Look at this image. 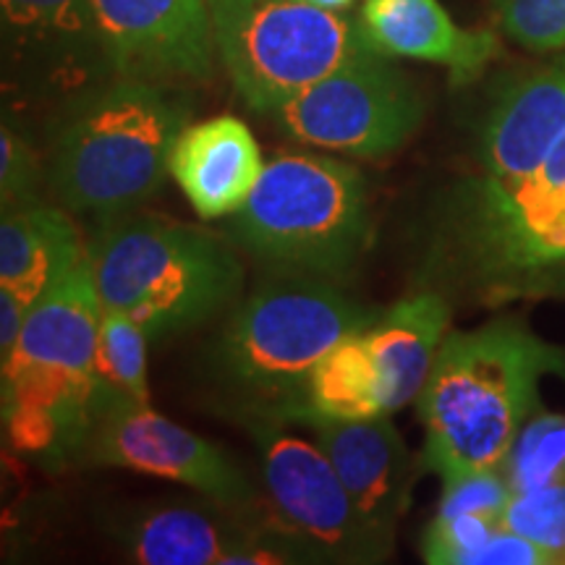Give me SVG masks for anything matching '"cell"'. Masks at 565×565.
<instances>
[{
    "label": "cell",
    "mask_w": 565,
    "mask_h": 565,
    "mask_svg": "<svg viewBox=\"0 0 565 565\" xmlns=\"http://www.w3.org/2000/svg\"><path fill=\"white\" fill-rule=\"evenodd\" d=\"M547 374L565 377V349L542 341L521 320L508 317L445 335L416 398L429 469L443 482L500 471L532 419Z\"/></svg>",
    "instance_id": "6da1fadb"
},
{
    "label": "cell",
    "mask_w": 565,
    "mask_h": 565,
    "mask_svg": "<svg viewBox=\"0 0 565 565\" xmlns=\"http://www.w3.org/2000/svg\"><path fill=\"white\" fill-rule=\"evenodd\" d=\"M192 108L168 84L116 76L58 110L47 179L71 212L121 215L171 175V150Z\"/></svg>",
    "instance_id": "7a4b0ae2"
},
{
    "label": "cell",
    "mask_w": 565,
    "mask_h": 565,
    "mask_svg": "<svg viewBox=\"0 0 565 565\" xmlns=\"http://www.w3.org/2000/svg\"><path fill=\"white\" fill-rule=\"evenodd\" d=\"M100 320L103 301L89 257L32 303L0 370L3 429L13 450L47 461L79 454L89 433Z\"/></svg>",
    "instance_id": "3957f363"
},
{
    "label": "cell",
    "mask_w": 565,
    "mask_h": 565,
    "mask_svg": "<svg viewBox=\"0 0 565 565\" xmlns=\"http://www.w3.org/2000/svg\"><path fill=\"white\" fill-rule=\"evenodd\" d=\"M103 309L150 338L192 330L236 299L244 270L212 233L158 215H110L87 244Z\"/></svg>",
    "instance_id": "277c9868"
},
{
    "label": "cell",
    "mask_w": 565,
    "mask_h": 565,
    "mask_svg": "<svg viewBox=\"0 0 565 565\" xmlns=\"http://www.w3.org/2000/svg\"><path fill=\"white\" fill-rule=\"evenodd\" d=\"M380 315L333 280L275 273L231 317L217 341L215 372L252 416L286 422L324 353L364 333Z\"/></svg>",
    "instance_id": "5b68a950"
},
{
    "label": "cell",
    "mask_w": 565,
    "mask_h": 565,
    "mask_svg": "<svg viewBox=\"0 0 565 565\" xmlns=\"http://www.w3.org/2000/svg\"><path fill=\"white\" fill-rule=\"evenodd\" d=\"M228 228L273 273L338 282L370 244L364 175L343 160L280 152Z\"/></svg>",
    "instance_id": "8992f818"
},
{
    "label": "cell",
    "mask_w": 565,
    "mask_h": 565,
    "mask_svg": "<svg viewBox=\"0 0 565 565\" xmlns=\"http://www.w3.org/2000/svg\"><path fill=\"white\" fill-rule=\"evenodd\" d=\"M456 204L450 246L487 294H540L565 280V134L526 179H479Z\"/></svg>",
    "instance_id": "52a82bcc"
},
{
    "label": "cell",
    "mask_w": 565,
    "mask_h": 565,
    "mask_svg": "<svg viewBox=\"0 0 565 565\" xmlns=\"http://www.w3.org/2000/svg\"><path fill=\"white\" fill-rule=\"evenodd\" d=\"M207 9L225 74L242 100L265 116L372 53L359 17L309 0H207Z\"/></svg>",
    "instance_id": "ba28073f"
},
{
    "label": "cell",
    "mask_w": 565,
    "mask_h": 565,
    "mask_svg": "<svg viewBox=\"0 0 565 565\" xmlns=\"http://www.w3.org/2000/svg\"><path fill=\"white\" fill-rule=\"evenodd\" d=\"M270 118L303 145L383 158L419 129L424 100L404 71L372 51L309 84Z\"/></svg>",
    "instance_id": "9c48e42d"
},
{
    "label": "cell",
    "mask_w": 565,
    "mask_h": 565,
    "mask_svg": "<svg viewBox=\"0 0 565 565\" xmlns=\"http://www.w3.org/2000/svg\"><path fill=\"white\" fill-rule=\"evenodd\" d=\"M249 433L263 461L275 526L309 563H380L391 557V547L362 524L320 445L307 443L270 416H252Z\"/></svg>",
    "instance_id": "30bf717a"
},
{
    "label": "cell",
    "mask_w": 565,
    "mask_h": 565,
    "mask_svg": "<svg viewBox=\"0 0 565 565\" xmlns=\"http://www.w3.org/2000/svg\"><path fill=\"white\" fill-rule=\"evenodd\" d=\"M6 95L66 108L116 79L92 0H0Z\"/></svg>",
    "instance_id": "8fae6325"
},
{
    "label": "cell",
    "mask_w": 565,
    "mask_h": 565,
    "mask_svg": "<svg viewBox=\"0 0 565 565\" xmlns=\"http://www.w3.org/2000/svg\"><path fill=\"white\" fill-rule=\"evenodd\" d=\"M79 454L89 463L118 466L137 475L179 482L202 492L210 503L246 511L254 487L223 448L150 406H124L89 427Z\"/></svg>",
    "instance_id": "7c38bea8"
},
{
    "label": "cell",
    "mask_w": 565,
    "mask_h": 565,
    "mask_svg": "<svg viewBox=\"0 0 565 565\" xmlns=\"http://www.w3.org/2000/svg\"><path fill=\"white\" fill-rule=\"evenodd\" d=\"M116 76L168 87L215 74L207 0H92Z\"/></svg>",
    "instance_id": "4fadbf2b"
},
{
    "label": "cell",
    "mask_w": 565,
    "mask_h": 565,
    "mask_svg": "<svg viewBox=\"0 0 565 565\" xmlns=\"http://www.w3.org/2000/svg\"><path fill=\"white\" fill-rule=\"evenodd\" d=\"M242 513L221 503L154 505L131 515L121 542L131 561L145 565L309 563L273 519L246 524Z\"/></svg>",
    "instance_id": "5bb4252c"
},
{
    "label": "cell",
    "mask_w": 565,
    "mask_h": 565,
    "mask_svg": "<svg viewBox=\"0 0 565 565\" xmlns=\"http://www.w3.org/2000/svg\"><path fill=\"white\" fill-rule=\"evenodd\" d=\"M312 435L335 466L362 524L393 550L395 526L412 498V454L404 437L387 416L320 422L312 424Z\"/></svg>",
    "instance_id": "9a60e30c"
},
{
    "label": "cell",
    "mask_w": 565,
    "mask_h": 565,
    "mask_svg": "<svg viewBox=\"0 0 565 565\" xmlns=\"http://www.w3.org/2000/svg\"><path fill=\"white\" fill-rule=\"evenodd\" d=\"M565 134V53L505 84L479 141L482 179L511 183L534 173Z\"/></svg>",
    "instance_id": "2e32d148"
},
{
    "label": "cell",
    "mask_w": 565,
    "mask_h": 565,
    "mask_svg": "<svg viewBox=\"0 0 565 565\" xmlns=\"http://www.w3.org/2000/svg\"><path fill=\"white\" fill-rule=\"evenodd\" d=\"M359 24L372 51L445 66L454 84H469L500 55L487 30H463L437 0H364Z\"/></svg>",
    "instance_id": "e0dca14e"
},
{
    "label": "cell",
    "mask_w": 565,
    "mask_h": 565,
    "mask_svg": "<svg viewBox=\"0 0 565 565\" xmlns=\"http://www.w3.org/2000/svg\"><path fill=\"white\" fill-rule=\"evenodd\" d=\"M263 171L257 139L233 116L189 124L171 150V179L204 221L242 210Z\"/></svg>",
    "instance_id": "ac0fdd59"
},
{
    "label": "cell",
    "mask_w": 565,
    "mask_h": 565,
    "mask_svg": "<svg viewBox=\"0 0 565 565\" xmlns=\"http://www.w3.org/2000/svg\"><path fill=\"white\" fill-rule=\"evenodd\" d=\"M450 312L440 294L422 291L393 303L366 330L385 377L387 414L419 398L440 343L448 335Z\"/></svg>",
    "instance_id": "d6986e66"
},
{
    "label": "cell",
    "mask_w": 565,
    "mask_h": 565,
    "mask_svg": "<svg viewBox=\"0 0 565 565\" xmlns=\"http://www.w3.org/2000/svg\"><path fill=\"white\" fill-rule=\"evenodd\" d=\"M84 257L87 246L61 210L34 202L3 212L0 288H9L30 307Z\"/></svg>",
    "instance_id": "ffe728a7"
},
{
    "label": "cell",
    "mask_w": 565,
    "mask_h": 565,
    "mask_svg": "<svg viewBox=\"0 0 565 565\" xmlns=\"http://www.w3.org/2000/svg\"><path fill=\"white\" fill-rule=\"evenodd\" d=\"M370 330V328H366ZM364 333L343 338L317 362L286 416L291 424L362 422L387 416L385 377Z\"/></svg>",
    "instance_id": "44dd1931"
},
{
    "label": "cell",
    "mask_w": 565,
    "mask_h": 565,
    "mask_svg": "<svg viewBox=\"0 0 565 565\" xmlns=\"http://www.w3.org/2000/svg\"><path fill=\"white\" fill-rule=\"evenodd\" d=\"M147 341L150 335L131 317L103 309L89 393V427L116 408L150 406Z\"/></svg>",
    "instance_id": "7402d4cb"
},
{
    "label": "cell",
    "mask_w": 565,
    "mask_h": 565,
    "mask_svg": "<svg viewBox=\"0 0 565 565\" xmlns=\"http://www.w3.org/2000/svg\"><path fill=\"white\" fill-rule=\"evenodd\" d=\"M500 471L513 494L565 482V416H532L521 427Z\"/></svg>",
    "instance_id": "603a6c76"
},
{
    "label": "cell",
    "mask_w": 565,
    "mask_h": 565,
    "mask_svg": "<svg viewBox=\"0 0 565 565\" xmlns=\"http://www.w3.org/2000/svg\"><path fill=\"white\" fill-rule=\"evenodd\" d=\"M503 526L545 550L553 563H565V482L513 494Z\"/></svg>",
    "instance_id": "cb8c5ba5"
},
{
    "label": "cell",
    "mask_w": 565,
    "mask_h": 565,
    "mask_svg": "<svg viewBox=\"0 0 565 565\" xmlns=\"http://www.w3.org/2000/svg\"><path fill=\"white\" fill-rule=\"evenodd\" d=\"M505 38L529 53H565V0H494Z\"/></svg>",
    "instance_id": "d4e9b609"
},
{
    "label": "cell",
    "mask_w": 565,
    "mask_h": 565,
    "mask_svg": "<svg viewBox=\"0 0 565 565\" xmlns=\"http://www.w3.org/2000/svg\"><path fill=\"white\" fill-rule=\"evenodd\" d=\"M503 526L500 521L475 513H437L424 534V561L433 565H469L471 555Z\"/></svg>",
    "instance_id": "484cf974"
},
{
    "label": "cell",
    "mask_w": 565,
    "mask_h": 565,
    "mask_svg": "<svg viewBox=\"0 0 565 565\" xmlns=\"http://www.w3.org/2000/svg\"><path fill=\"white\" fill-rule=\"evenodd\" d=\"M40 181L42 168L38 154L6 116L3 129H0V200H3V212L34 204V192H38Z\"/></svg>",
    "instance_id": "4316f807"
},
{
    "label": "cell",
    "mask_w": 565,
    "mask_h": 565,
    "mask_svg": "<svg viewBox=\"0 0 565 565\" xmlns=\"http://www.w3.org/2000/svg\"><path fill=\"white\" fill-rule=\"evenodd\" d=\"M445 490L440 500L443 515L456 513H475L487 515V519L500 521L503 524V513L511 503L513 492L508 487L503 471H475V475H463L445 479Z\"/></svg>",
    "instance_id": "83f0119b"
},
{
    "label": "cell",
    "mask_w": 565,
    "mask_h": 565,
    "mask_svg": "<svg viewBox=\"0 0 565 565\" xmlns=\"http://www.w3.org/2000/svg\"><path fill=\"white\" fill-rule=\"evenodd\" d=\"M545 550L536 547L526 536L511 532V529L500 526L482 547L471 555L469 565H550Z\"/></svg>",
    "instance_id": "f1b7e54d"
},
{
    "label": "cell",
    "mask_w": 565,
    "mask_h": 565,
    "mask_svg": "<svg viewBox=\"0 0 565 565\" xmlns=\"http://www.w3.org/2000/svg\"><path fill=\"white\" fill-rule=\"evenodd\" d=\"M30 309V303L19 299L9 288H0V364L11 356L13 345H17L21 330H24Z\"/></svg>",
    "instance_id": "f546056e"
},
{
    "label": "cell",
    "mask_w": 565,
    "mask_h": 565,
    "mask_svg": "<svg viewBox=\"0 0 565 565\" xmlns=\"http://www.w3.org/2000/svg\"><path fill=\"white\" fill-rule=\"evenodd\" d=\"M309 3L320 6V9H328V11H349L356 0H309Z\"/></svg>",
    "instance_id": "4dcf8cb0"
}]
</instances>
